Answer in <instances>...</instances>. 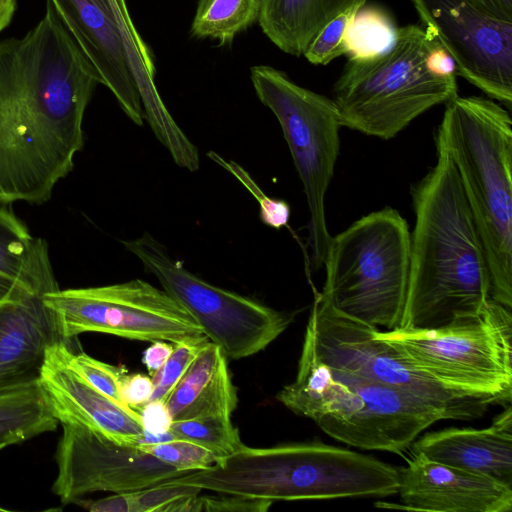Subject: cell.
Returning <instances> with one entry per match:
<instances>
[{"instance_id":"obj_1","label":"cell","mask_w":512,"mask_h":512,"mask_svg":"<svg viewBox=\"0 0 512 512\" xmlns=\"http://www.w3.org/2000/svg\"><path fill=\"white\" fill-rule=\"evenodd\" d=\"M98 84L50 0L24 37L0 42V144L25 185L50 195L71 172Z\"/></svg>"},{"instance_id":"obj_2","label":"cell","mask_w":512,"mask_h":512,"mask_svg":"<svg viewBox=\"0 0 512 512\" xmlns=\"http://www.w3.org/2000/svg\"><path fill=\"white\" fill-rule=\"evenodd\" d=\"M415 225L410 239L405 329H433L479 311L490 299L485 250L456 168L442 151L411 189Z\"/></svg>"},{"instance_id":"obj_3","label":"cell","mask_w":512,"mask_h":512,"mask_svg":"<svg viewBox=\"0 0 512 512\" xmlns=\"http://www.w3.org/2000/svg\"><path fill=\"white\" fill-rule=\"evenodd\" d=\"M168 482L272 501L388 497L398 492L399 469L322 442L244 444L212 466Z\"/></svg>"},{"instance_id":"obj_4","label":"cell","mask_w":512,"mask_h":512,"mask_svg":"<svg viewBox=\"0 0 512 512\" xmlns=\"http://www.w3.org/2000/svg\"><path fill=\"white\" fill-rule=\"evenodd\" d=\"M448 155L479 232L491 299L512 308V120L493 100L456 96L445 103L435 133Z\"/></svg>"},{"instance_id":"obj_5","label":"cell","mask_w":512,"mask_h":512,"mask_svg":"<svg viewBox=\"0 0 512 512\" xmlns=\"http://www.w3.org/2000/svg\"><path fill=\"white\" fill-rule=\"evenodd\" d=\"M277 400L330 437L364 450L403 453L443 414L362 375L330 366L304 337L295 380Z\"/></svg>"},{"instance_id":"obj_6","label":"cell","mask_w":512,"mask_h":512,"mask_svg":"<svg viewBox=\"0 0 512 512\" xmlns=\"http://www.w3.org/2000/svg\"><path fill=\"white\" fill-rule=\"evenodd\" d=\"M440 43L426 27L397 28L391 47L377 55L349 58L333 87L342 126L388 140L430 108L458 95L456 76L428 65Z\"/></svg>"},{"instance_id":"obj_7","label":"cell","mask_w":512,"mask_h":512,"mask_svg":"<svg viewBox=\"0 0 512 512\" xmlns=\"http://www.w3.org/2000/svg\"><path fill=\"white\" fill-rule=\"evenodd\" d=\"M411 232L386 207L332 236L317 295L336 311L384 331L401 328L409 280Z\"/></svg>"},{"instance_id":"obj_8","label":"cell","mask_w":512,"mask_h":512,"mask_svg":"<svg viewBox=\"0 0 512 512\" xmlns=\"http://www.w3.org/2000/svg\"><path fill=\"white\" fill-rule=\"evenodd\" d=\"M376 336L445 385L511 405L512 314L504 305L490 299L441 327L378 329Z\"/></svg>"},{"instance_id":"obj_9","label":"cell","mask_w":512,"mask_h":512,"mask_svg":"<svg viewBox=\"0 0 512 512\" xmlns=\"http://www.w3.org/2000/svg\"><path fill=\"white\" fill-rule=\"evenodd\" d=\"M250 78L258 99L277 118L302 182L308 211V246L314 269L323 266L332 236L325 196L334 175L343 127L332 98L293 82L272 66L255 65Z\"/></svg>"},{"instance_id":"obj_10","label":"cell","mask_w":512,"mask_h":512,"mask_svg":"<svg viewBox=\"0 0 512 512\" xmlns=\"http://www.w3.org/2000/svg\"><path fill=\"white\" fill-rule=\"evenodd\" d=\"M378 329L336 311L316 294L304 337L324 363L408 394L445 419H476L499 405L494 398L451 388L422 372L378 338Z\"/></svg>"},{"instance_id":"obj_11","label":"cell","mask_w":512,"mask_h":512,"mask_svg":"<svg viewBox=\"0 0 512 512\" xmlns=\"http://www.w3.org/2000/svg\"><path fill=\"white\" fill-rule=\"evenodd\" d=\"M124 246L191 314L227 359L239 360L264 350L294 319L291 313L199 278L149 233L125 241Z\"/></svg>"},{"instance_id":"obj_12","label":"cell","mask_w":512,"mask_h":512,"mask_svg":"<svg viewBox=\"0 0 512 512\" xmlns=\"http://www.w3.org/2000/svg\"><path fill=\"white\" fill-rule=\"evenodd\" d=\"M61 337L84 332L122 338L178 342L204 335L198 322L165 290L133 279L123 283L57 290L42 296Z\"/></svg>"},{"instance_id":"obj_13","label":"cell","mask_w":512,"mask_h":512,"mask_svg":"<svg viewBox=\"0 0 512 512\" xmlns=\"http://www.w3.org/2000/svg\"><path fill=\"white\" fill-rule=\"evenodd\" d=\"M455 63L456 74L490 98L512 103V21L476 0H411Z\"/></svg>"},{"instance_id":"obj_14","label":"cell","mask_w":512,"mask_h":512,"mask_svg":"<svg viewBox=\"0 0 512 512\" xmlns=\"http://www.w3.org/2000/svg\"><path fill=\"white\" fill-rule=\"evenodd\" d=\"M62 428L52 490L64 505L89 493L133 492L187 474L138 446L119 444L79 425L62 424Z\"/></svg>"},{"instance_id":"obj_15","label":"cell","mask_w":512,"mask_h":512,"mask_svg":"<svg viewBox=\"0 0 512 512\" xmlns=\"http://www.w3.org/2000/svg\"><path fill=\"white\" fill-rule=\"evenodd\" d=\"M120 108L142 126L144 111L134 76L154 71L137 32L127 30L108 0H50Z\"/></svg>"},{"instance_id":"obj_16","label":"cell","mask_w":512,"mask_h":512,"mask_svg":"<svg viewBox=\"0 0 512 512\" xmlns=\"http://www.w3.org/2000/svg\"><path fill=\"white\" fill-rule=\"evenodd\" d=\"M59 340L45 353L39 385L61 424L79 425L119 444L141 443L144 429L139 413L99 392L66 364Z\"/></svg>"},{"instance_id":"obj_17","label":"cell","mask_w":512,"mask_h":512,"mask_svg":"<svg viewBox=\"0 0 512 512\" xmlns=\"http://www.w3.org/2000/svg\"><path fill=\"white\" fill-rule=\"evenodd\" d=\"M399 508L431 512H510L512 486L413 454L399 469Z\"/></svg>"},{"instance_id":"obj_18","label":"cell","mask_w":512,"mask_h":512,"mask_svg":"<svg viewBox=\"0 0 512 512\" xmlns=\"http://www.w3.org/2000/svg\"><path fill=\"white\" fill-rule=\"evenodd\" d=\"M504 408L489 427L447 428L418 436L411 445L413 454L512 486V407Z\"/></svg>"},{"instance_id":"obj_19","label":"cell","mask_w":512,"mask_h":512,"mask_svg":"<svg viewBox=\"0 0 512 512\" xmlns=\"http://www.w3.org/2000/svg\"><path fill=\"white\" fill-rule=\"evenodd\" d=\"M65 340L42 297L0 305V393L39 379L47 348Z\"/></svg>"},{"instance_id":"obj_20","label":"cell","mask_w":512,"mask_h":512,"mask_svg":"<svg viewBox=\"0 0 512 512\" xmlns=\"http://www.w3.org/2000/svg\"><path fill=\"white\" fill-rule=\"evenodd\" d=\"M227 357L207 342L166 399L173 421L205 416L231 417L238 404Z\"/></svg>"},{"instance_id":"obj_21","label":"cell","mask_w":512,"mask_h":512,"mask_svg":"<svg viewBox=\"0 0 512 512\" xmlns=\"http://www.w3.org/2000/svg\"><path fill=\"white\" fill-rule=\"evenodd\" d=\"M367 0H260L258 24L281 51L301 56L331 19Z\"/></svg>"},{"instance_id":"obj_22","label":"cell","mask_w":512,"mask_h":512,"mask_svg":"<svg viewBox=\"0 0 512 512\" xmlns=\"http://www.w3.org/2000/svg\"><path fill=\"white\" fill-rule=\"evenodd\" d=\"M0 204V273L23 287L30 295L59 290L47 242L33 237L27 227Z\"/></svg>"},{"instance_id":"obj_23","label":"cell","mask_w":512,"mask_h":512,"mask_svg":"<svg viewBox=\"0 0 512 512\" xmlns=\"http://www.w3.org/2000/svg\"><path fill=\"white\" fill-rule=\"evenodd\" d=\"M58 424L38 381L0 393L1 450L54 431Z\"/></svg>"},{"instance_id":"obj_24","label":"cell","mask_w":512,"mask_h":512,"mask_svg":"<svg viewBox=\"0 0 512 512\" xmlns=\"http://www.w3.org/2000/svg\"><path fill=\"white\" fill-rule=\"evenodd\" d=\"M260 0H198L192 36L228 44L258 22Z\"/></svg>"},{"instance_id":"obj_25","label":"cell","mask_w":512,"mask_h":512,"mask_svg":"<svg viewBox=\"0 0 512 512\" xmlns=\"http://www.w3.org/2000/svg\"><path fill=\"white\" fill-rule=\"evenodd\" d=\"M397 27L382 8L361 6L352 16L344 38L345 55L363 58L388 50L395 40Z\"/></svg>"},{"instance_id":"obj_26","label":"cell","mask_w":512,"mask_h":512,"mask_svg":"<svg viewBox=\"0 0 512 512\" xmlns=\"http://www.w3.org/2000/svg\"><path fill=\"white\" fill-rule=\"evenodd\" d=\"M169 433L173 438L191 441L208 449L218 460L244 445L231 417L222 415L173 421Z\"/></svg>"},{"instance_id":"obj_27","label":"cell","mask_w":512,"mask_h":512,"mask_svg":"<svg viewBox=\"0 0 512 512\" xmlns=\"http://www.w3.org/2000/svg\"><path fill=\"white\" fill-rule=\"evenodd\" d=\"M71 341L61 342L62 356L68 367L99 392L122 407L130 408L125 405L121 397V386L128 375L127 370L124 367L97 360L84 352H75L69 344Z\"/></svg>"},{"instance_id":"obj_28","label":"cell","mask_w":512,"mask_h":512,"mask_svg":"<svg viewBox=\"0 0 512 512\" xmlns=\"http://www.w3.org/2000/svg\"><path fill=\"white\" fill-rule=\"evenodd\" d=\"M137 446L158 460L186 473L206 469L218 460L217 456L208 449L194 442L177 438Z\"/></svg>"},{"instance_id":"obj_29","label":"cell","mask_w":512,"mask_h":512,"mask_svg":"<svg viewBox=\"0 0 512 512\" xmlns=\"http://www.w3.org/2000/svg\"><path fill=\"white\" fill-rule=\"evenodd\" d=\"M208 341L209 339L203 335L173 343L174 349L171 355L163 366L151 376L153 392L149 401H166L173 388Z\"/></svg>"},{"instance_id":"obj_30","label":"cell","mask_w":512,"mask_h":512,"mask_svg":"<svg viewBox=\"0 0 512 512\" xmlns=\"http://www.w3.org/2000/svg\"><path fill=\"white\" fill-rule=\"evenodd\" d=\"M207 156L233 175L254 196L259 204V217L262 223L277 230L288 224L291 208L286 201L268 197L237 162L226 160L214 151H209Z\"/></svg>"},{"instance_id":"obj_31","label":"cell","mask_w":512,"mask_h":512,"mask_svg":"<svg viewBox=\"0 0 512 512\" xmlns=\"http://www.w3.org/2000/svg\"><path fill=\"white\" fill-rule=\"evenodd\" d=\"M357 10L341 13L325 24L310 42L303 56L311 64L327 65L341 55H345V33Z\"/></svg>"},{"instance_id":"obj_32","label":"cell","mask_w":512,"mask_h":512,"mask_svg":"<svg viewBox=\"0 0 512 512\" xmlns=\"http://www.w3.org/2000/svg\"><path fill=\"white\" fill-rule=\"evenodd\" d=\"M201 491L198 487L168 481L133 491V512H161L169 503L182 497L199 494Z\"/></svg>"},{"instance_id":"obj_33","label":"cell","mask_w":512,"mask_h":512,"mask_svg":"<svg viewBox=\"0 0 512 512\" xmlns=\"http://www.w3.org/2000/svg\"><path fill=\"white\" fill-rule=\"evenodd\" d=\"M202 511L206 512H266L273 502L234 494L201 496Z\"/></svg>"},{"instance_id":"obj_34","label":"cell","mask_w":512,"mask_h":512,"mask_svg":"<svg viewBox=\"0 0 512 512\" xmlns=\"http://www.w3.org/2000/svg\"><path fill=\"white\" fill-rule=\"evenodd\" d=\"M136 411L140 415L144 432L154 436L169 432L173 420L165 401H149Z\"/></svg>"},{"instance_id":"obj_35","label":"cell","mask_w":512,"mask_h":512,"mask_svg":"<svg viewBox=\"0 0 512 512\" xmlns=\"http://www.w3.org/2000/svg\"><path fill=\"white\" fill-rule=\"evenodd\" d=\"M153 392L151 376L144 374L127 375L121 386V397L125 405L138 410L145 405Z\"/></svg>"},{"instance_id":"obj_36","label":"cell","mask_w":512,"mask_h":512,"mask_svg":"<svg viewBox=\"0 0 512 512\" xmlns=\"http://www.w3.org/2000/svg\"><path fill=\"white\" fill-rule=\"evenodd\" d=\"M92 512H133L131 492L115 493L95 501L87 502Z\"/></svg>"},{"instance_id":"obj_37","label":"cell","mask_w":512,"mask_h":512,"mask_svg":"<svg viewBox=\"0 0 512 512\" xmlns=\"http://www.w3.org/2000/svg\"><path fill=\"white\" fill-rule=\"evenodd\" d=\"M174 344L165 340H156L144 351L142 361L152 376L171 355Z\"/></svg>"},{"instance_id":"obj_38","label":"cell","mask_w":512,"mask_h":512,"mask_svg":"<svg viewBox=\"0 0 512 512\" xmlns=\"http://www.w3.org/2000/svg\"><path fill=\"white\" fill-rule=\"evenodd\" d=\"M30 295L23 287L0 273V303L5 301H20Z\"/></svg>"},{"instance_id":"obj_39","label":"cell","mask_w":512,"mask_h":512,"mask_svg":"<svg viewBox=\"0 0 512 512\" xmlns=\"http://www.w3.org/2000/svg\"><path fill=\"white\" fill-rule=\"evenodd\" d=\"M497 17L512 21V0H476Z\"/></svg>"},{"instance_id":"obj_40","label":"cell","mask_w":512,"mask_h":512,"mask_svg":"<svg viewBox=\"0 0 512 512\" xmlns=\"http://www.w3.org/2000/svg\"><path fill=\"white\" fill-rule=\"evenodd\" d=\"M17 8V0H0V32L11 22Z\"/></svg>"},{"instance_id":"obj_41","label":"cell","mask_w":512,"mask_h":512,"mask_svg":"<svg viewBox=\"0 0 512 512\" xmlns=\"http://www.w3.org/2000/svg\"><path fill=\"white\" fill-rule=\"evenodd\" d=\"M108 2L122 24H129L132 22L125 0H108Z\"/></svg>"},{"instance_id":"obj_42","label":"cell","mask_w":512,"mask_h":512,"mask_svg":"<svg viewBox=\"0 0 512 512\" xmlns=\"http://www.w3.org/2000/svg\"><path fill=\"white\" fill-rule=\"evenodd\" d=\"M0 451H1V449H0ZM0 511H6V509L0 507Z\"/></svg>"},{"instance_id":"obj_43","label":"cell","mask_w":512,"mask_h":512,"mask_svg":"<svg viewBox=\"0 0 512 512\" xmlns=\"http://www.w3.org/2000/svg\"><path fill=\"white\" fill-rule=\"evenodd\" d=\"M5 302H8V301H5ZM2 303H4V302H1V303H0V305H1Z\"/></svg>"}]
</instances>
